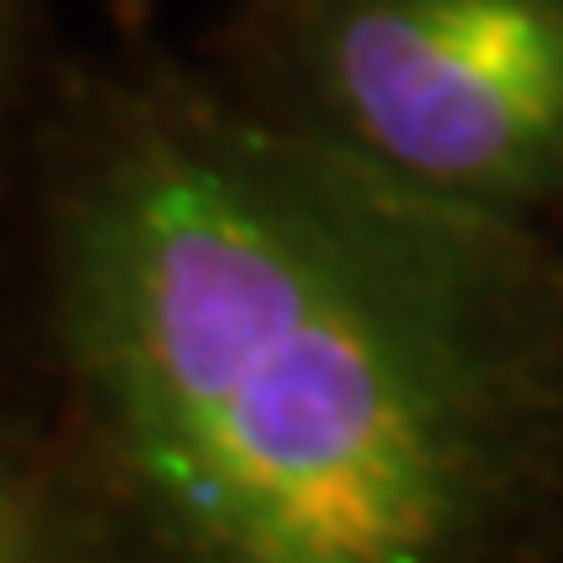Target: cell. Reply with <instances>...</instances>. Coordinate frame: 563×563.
Segmentation results:
<instances>
[{"mask_svg": "<svg viewBox=\"0 0 563 563\" xmlns=\"http://www.w3.org/2000/svg\"><path fill=\"white\" fill-rule=\"evenodd\" d=\"M53 323L141 563H532L563 511L559 245L277 104H110Z\"/></svg>", "mask_w": 563, "mask_h": 563, "instance_id": "obj_1", "label": "cell"}, {"mask_svg": "<svg viewBox=\"0 0 563 563\" xmlns=\"http://www.w3.org/2000/svg\"><path fill=\"white\" fill-rule=\"evenodd\" d=\"M277 110L532 220L563 203V0H282Z\"/></svg>", "mask_w": 563, "mask_h": 563, "instance_id": "obj_2", "label": "cell"}, {"mask_svg": "<svg viewBox=\"0 0 563 563\" xmlns=\"http://www.w3.org/2000/svg\"><path fill=\"white\" fill-rule=\"evenodd\" d=\"M0 563H58L53 559V527L42 517L32 485L0 460Z\"/></svg>", "mask_w": 563, "mask_h": 563, "instance_id": "obj_3", "label": "cell"}]
</instances>
